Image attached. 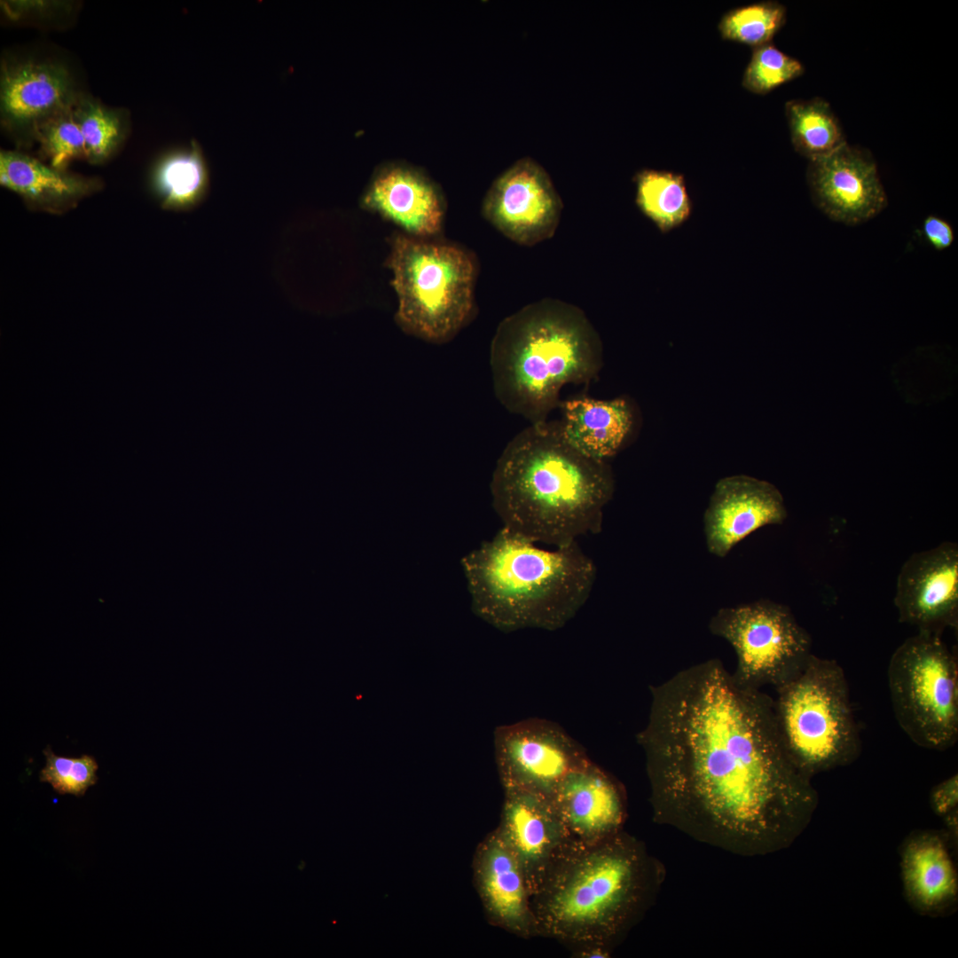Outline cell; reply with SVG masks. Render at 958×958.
Here are the masks:
<instances>
[{
  "label": "cell",
  "instance_id": "13",
  "mask_svg": "<svg viewBox=\"0 0 958 958\" xmlns=\"http://www.w3.org/2000/svg\"><path fill=\"white\" fill-rule=\"evenodd\" d=\"M894 605L899 621L942 635L958 624V545L945 541L911 554L900 568Z\"/></svg>",
  "mask_w": 958,
  "mask_h": 958
},
{
  "label": "cell",
  "instance_id": "30",
  "mask_svg": "<svg viewBox=\"0 0 958 958\" xmlns=\"http://www.w3.org/2000/svg\"><path fill=\"white\" fill-rule=\"evenodd\" d=\"M43 753L46 763L40 772V781L51 784L57 793L82 797L90 786L97 783L98 765L92 756H58L50 746H47Z\"/></svg>",
  "mask_w": 958,
  "mask_h": 958
},
{
  "label": "cell",
  "instance_id": "12",
  "mask_svg": "<svg viewBox=\"0 0 958 958\" xmlns=\"http://www.w3.org/2000/svg\"><path fill=\"white\" fill-rule=\"evenodd\" d=\"M81 91L68 69L49 60H3L1 124L20 146L33 143L35 129L75 106Z\"/></svg>",
  "mask_w": 958,
  "mask_h": 958
},
{
  "label": "cell",
  "instance_id": "26",
  "mask_svg": "<svg viewBox=\"0 0 958 958\" xmlns=\"http://www.w3.org/2000/svg\"><path fill=\"white\" fill-rule=\"evenodd\" d=\"M72 112L84 138L86 160L91 164L108 161L128 136L130 119L127 111L106 106L81 92Z\"/></svg>",
  "mask_w": 958,
  "mask_h": 958
},
{
  "label": "cell",
  "instance_id": "20",
  "mask_svg": "<svg viewBox=\"0 0 958 958\" xmlns=\"http://www.w3.org/2000/svg\"><path fill=\"white\" fill-rule=\"evenodd\" d=\"M361 205L417 238L438 234L445 210L444 199L432 181L417 169L402 165L378 170Z\"/></svg>",
  "mask_w": 958,
  "mask_h": 958
},
{
  "label": "cell",
  "instance_id": "28",
  "mask_svg": "<svg viewBox=\"0 0 958 958\" xmlns=\"http://www.w3.org/2000/svg\"><path fill=\"white\" fill-rule=\"evenodd\" d=\"M803 64L772 43L753 49L742 80L749 91L765 95L803 75Z\"/></svg>",
  "mask_w": 958,
  "mask_h": 958
},
{
  "label": "cell",
  "instance_id": "10",
  "mask_svg": "<svg viewBox=\"0 0 958 958\" xmlns=\"http://www.w3.org/2000/svg\"><path fill=\"white\" fill-rule=\"evenodd\" d=\"M494 747L504 790H526L549 798L571 772L590 759L559 725L537 718L498 726Z\"/></svg>",
  "mask_w": 958,
  "mask_h": 958
},
{
  "label": "cell",
  "instance_id": "14",
  "mask_svg": "<svg viewBox=\"0 0 958 958\" xmlns=\"http://www.w3.org/2000/svg\"><path fill=\"white\" fill-rule=\"evenodd\" d=\"M806 180L815 205L836 222L858 224L887 205L874 157L867 149L848 143L809 161Z\"/></svg>",
  "mask_w": 958,
  "mask_h": 958
},
{
  "label": "cell",
  "instance_id": "17",
  "mask_svg": "<svg viewBox=\"0 0 958 958\" xmlns=\"http://www.w3.org/2000/svg\"><path fill=\"white\" fill-rule=\"evenodd\" d=\"M551 800L573 842L596 844L624 830L625 789L591 759L563 780Z\"/></svg>",
  "mask_w": 958,
  "mask_h": 958
},
{
  "label": "cell",
  "instance_id": "16",
  "mask_svg": "<svg viewBox=\"0 0 958 958\" xmlns=\"http://www.w3.org/2000/svg\"><path fill=\"white\" fill-rule=\"evenodd\" d=\"M504 794L496 829L519 860L531 898L573 841L551 798L519 789Z\"/></svg>",
  "mask_w": 958,
  "mask_h": 958
},
{
  "label": "cell",
  "instance_id": "8",
  "mask_svg": "<svg viewBox=\"0 0 958 958\" xmlns=\"http://www.w3.org/2000/svg\"><path fill=\"white\" fill-rule=\"evenodd\" d=\"M891 707L916 745L945 750L958 740V660L941 635L918 632L893 652L888 666Z\"/></svg>",
  "mask_w": 958,
  "mask_h": 958
},
{
  "label": "cell",
  "instance_id": "29",
  "mask_svg": "<svg viewBox=\"0 0 958 958\" xmlns=\"http://www.w3.org/2000/svg\"><path fill=\"white\" fill-rule=\"evenodd\" d=\"M72 110L45 121L35 129L34 135L35 142L39 143L50 166L60 170H67L74 159H86L84 138Z\"/></svg>",
  "mask_w": 958,
  "mask_h": 958
},
{
  "label": "cell",
  "instance_id": "21",
  "mask_svg": "<svg viewBox=\"0 0 958 958\" xmlns=\"http://www.w3.org/2000/svg\"><path fill=\"white\" fill-rule=\"evenodd\" d=\"M561 419L555 420L561 437L594 459L609 462L632 437L637 416L626 397L599 400L587 397L561 403Z\"/></svg>",
  "mask_w": 958,
  "mask_h": 958
},
{
  "label": "cell",
  "instance_id": "4",
  "mask_svg": "<svg viewBox=\"0 0 958 958\" xmlns=\"http://www.w3.org/2000/svg\"><path fill=\"white\" fill-rule=\"evenodd\" d=\"M461 566L474 613L506 632L561 628L585 603L597 576L577 542L544 548L505 527Z\"/></svg>",
  "mask_w": 958,
  "mask_h": 958
},
{
  "label": "cell",
  "instance_id": "18",
  "mask_svg": "<svg viewBox=\"0 0 958 958\" xmlns=\"http://www.w3.org/2000/svg\"><path fill=\"white\" fill-rule=\"evenodd\" d=\"M473 879L491 924L522 938L538 937L524 872L496 828L475 849Z\"/></svg>",
  "mask_w": 958,
  "mask_h": 958
},
{
  "label": "cell",
  "instance_id": "5",
  "mask_svg": "<svg viewBox=\"0 0 958 958\" xmlns=\"http://www.w3.org/2000/svg\"><path fill=\"white\" fill-rule=\"evenodd\" d=\"M499 403L530 424L547 420L569 384H588L603 365L601 337L577 306L554 298L529 303L498 326L491 343Z\"/></svg>",
  "mask_w": 958,
  "mask_h": 958
},
{
  "label": "cell",
  "instance_id": "1",
  "mask_svg": "<svg viewBox=\"0 0 958 958\" xmlns=\"http://www.w3.org/2000/svg\"><path fill=\"white\" fill-rule=\"evenodd\" d=\"M650 693L637 742L653 821L734 855L789 848L811 823L819 796L784 748L773 698L739 683L716 658Z\"/></svg>",
  "mask_w": 958,
  "mask_h": 958
},
{
  "label": "cell",
  "instance_id": "23",
  "mask_svg": "<svg viewBox=\"0 0 958 958\" xmlns=\"http://www.w3.org/2000/svg\"><path fill=\"white\" fill-rule=\"evenodd\" d=\"M152 188L162 208L186 211L200 204L209 189V172L201 148L189 146L164 153L152 172Z\"/></svg>",
  "mask_w": 958,
  "mask_h": 958
},
{
  "label": "cell",
  "instance_id": "3",
  "mask_svg": "<svg viewBox=\"0 0 958 958\" xmlns=\"http://www.w3.org/2000/svg\"><path fill=\"white\" fill-rule=\"evenodd\" d=\"M490 489L503 527L536 543L561 546L601 530L615 479L609 462L573 448L556 421L546 420L509 441Z\"/></svg>",
  "mask_w": 958,
  "mask_h": 958
},
{
  "label": "cell",
  "instance_id": "32",
  "mask_svg": "<svg viewBox=\"0 0 958 958\" xmlns=\"http://www.w3.org/2000/svg\"><path fill=\"white\" fill-rule=\"evenodd\" d=\"M922 232L927 242L938 251L947 249L954 240V232L950 223L935 215L923 219Z\"/></svg>",
  "mask_w": 958,
  "mask_h": 958
},
{
  "label": "cell",
  "instance_id": "6",
  "mask_svg": "<svg viewBox=\"0 0 958 958\" xmlns=\"http://www.w3.org/2000/svg\"><path fill=\"white\" fill-rule=\"evenodd\" d=\"M387 265L398 298L395 320L404 333L444 343L468 323L476 277L468 251L432 238L397 234Z\"/></svg>",
  "mask_w": 958,
  "mask_h": 958
},
{
  "label": "cell",
  "instance_id": "7",
  "mask_svg": "<svg viewBox=\"0 0 958 958\" xmlns=\"http://www.w3.org/2000/svg\"><path fill=\"white\" fill-rule=\"evenodd\" d=\"M777 728L795 766L812 778L852 764L861 752L844 671L812 655L792 679L775 687Z\"/></svg>",
  "mask_w": 958,
  "mask_h": 958
},
{
  "label": "cell",
  "instance_id": "19",
  "mask_svg": "<svg viewBox=\"0 0 958 958\" xmlns=\"http://www.w3.org/2000/svg\"><path fill=\"white\" fill-rule=\"evenodd\" d=\"M950 844L943 830L910 833L899 847L903 892L919 915L946 916L958 906V874Z\"/></svg>",
  "mask_w": 958,
  "mask_h": 958
},
{
  "label": "cell",
  "instance_id": "24",
  "mask_svg": "<svg viewBox=\"0 0 958 958\" xmlns=\"http://www.w3.org/2000/svg\"><path fill=\"white\" fill-rule=\"evenodd\" d=\"M785 115L793 147L809 161L827 156L847 143L837 116L821 98L789 100Z\"/></svg>",
  "mask_w": 958,
  "mask_h": 958
},
{
  "label": "cell",
  "instance_id": "31",
  "mask_svg": "<svg viewBox=\"0 0 958 958\" xmlns=\"http://www.w3.org/2000/svg\"><path fill=\"white\" fill-rule=\"evenodd\" d=\"M934 814L943 818L958 809V775L954 773L935 785L929 796Z\"/></svg>",
  "mask_w": 958,
  "mask_h": 958
},
{
  "label": "cell",
  "instance_id": "27",
  "mask_svg": "<svg viewBox=\"0 0 958 958\" xmlns=\"http://www.w3.org/2000/svg\"><path fill=\"white\" fill-rule=\"evenodd\" d=\"M786 7L777 1H761L726 12L718 30L725 40L757 48L770 43L786 21Z\"/></svg>",
  "mask_w": 958,
  "mask_h": 958
},
{
  "label": "cell",
  "instance_id": "9",
  "mask_svg": "<svg viewBox=\"0 0 958 958\" xmlns=\"http://www.w3.org/2000/svg\"><path fill=\"white\" fill-rule=\"evenodd\" d=\"M709 629L734 650V679L752 688L786 683L813 655L807 631L787 606L770 600L720 608L711 617Z\"/></svg>",
  "mask_w": 958,
  "mask_h": 958
},
{
  "label": "cell",
  "instance_id": "15",
  "mask_svg": "<svg viewBox=\"0 0 958 958\" xmlns=\"http://www.w3.org/2000/svg\"><path fill=\"white\" fill-rule=\"evenodd\" d=\"M788 512L771 483L746 475L719 479L703 514V534L711 554L726 557L742 540L766 525L781 524Z\"/></svg>",
  "mask_w": 958,
  "mask_h": 958
},
{
  "label": "cell",
  "instance_id": "22",
  "mask_svg": "<svg viewBox=\"0 0 958 958\" xmlns=\"http://www.w3.org/2000/svg\"><path fill=\"white\" fill-rule=\"evenodd\" d=\"M0 184L37 210L60 214L102 188V181L47 166L18 151L1 150Z\"/></svg>",
  "mask_w": 958,
  "mask_h": 958
},
{
  "label": "cell",
  "instance_id": "2",
  "mask_svg": "<svg viewBox=\"0 0 958 958\" xmlns=\"http://www.w3.org/2000/svg\"><path fill=\"white\" fill-rule=\"evenodd\" d=\"M664 864L624 829L601 842H572L531 895L538 937L569 950L585 945L611 952L655 905Z\"/></svg>",
  "mask_w": 958,
  "mask_h": 958
},
{
  "label": "cell",
  "instance_id": "11",
  "mask_svg": "<svg viewBox=\"0 0 958 958\" xmlns=\"http://www.w3.org/2000/svg\"><path fill=\"white\" fill-rule=\"evenodd\" d=\"M561 210V200L548 174L529 158L517 161L494 181L482 208L497 230L523 246L550 239Z\"/></svg>",
  "mask_w": 958,
  "mask_h": 958
},
{
  "label": "cell",
  "instance_id": "25",
  "mask_svg": "<svg viewBox=\"0 0 958 958\" xmlns=\"http://www.w3.org/2000/svg\"><path fill=\"white\" fill-rule=\"evenodd\" d=\"M634 182L638 208L662 232L680 226L691 216L693 203L681 174L643 169Z\"/></svg>",
  "mask_w": 958,
  "mask_h": 958
},
{
  "label": "cell",
  "instance_id": "33",
  "mask_svg": "<svg viewBox=\"0 0 958 958\" xmlns=\"http://www.w3.org/2000/svg\"><path fill=\"white\" fill-rule=\"evenodd\" d=\"M4 12L9 19L20 20L29 14L34 15H50L56 12L61 11L63 7H67L66 4L61 2H28V1H12L4 2L2 4Z\"/></svg>",
  "mask_w": 958,
  "mask_h": 958
}]
</instances>
